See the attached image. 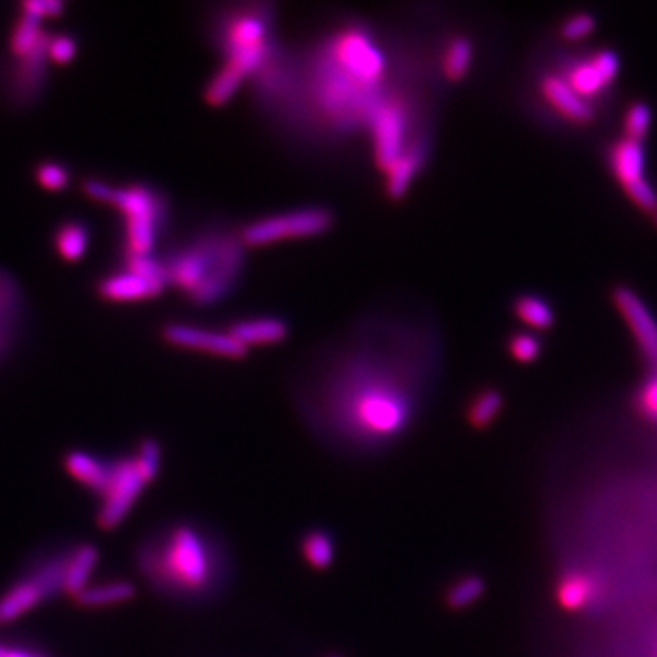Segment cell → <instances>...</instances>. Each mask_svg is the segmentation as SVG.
Segmentation results:
<instances>
[{"label": "cell", "mask_w": 657, "mask_h": 657, "mask_svg": "<svg viewBox=\"0 0 657 657\" xmlns=\"http://www.w3.org/2000/svg\"><path fill=\"white\" fill-rule=\"evenodd\" d=\"M4 657H37L34 654H29V652L23 650H7V656Z\"/></svg>", "instance_id": "60d3db41"}, {"label": "cell", "mask_w": 657, "mask_h": 657, "mask_svg": "<svg viewBox=\"0 0 657 657\" xmlns=\"http://www.w3.org/2000/svg\"><path fill=\"white\" fill-rule=\"evenodd\" d=\"M134 460H136L137 470L141 473L142 479L147 482H152L159 475V470H161V446H159L158 441L145 438L139 444Z\"/></svg>", "instance_id": "836d02e7"}, {"label": "cell", "mask_w": 657, "mask_h": 657, "mask_svg": "<svg viewBox=\"0 0 657 657\" xmlns=\"http://www.w3.org/2000/svg\"><path fill=\"white\" fill-rule=\"evenodd\" d=\"M139 567L153 586L179 597H204L220 583V551L203 530L179 524L148 543Z\"/></svg>", "instance_id": "3957f363"}, {"label": "cell", "mask_w": 657, "mask_h": 657, "mask_svg": "<svg viewBox=\"0 0 657 657\" xmlns=\"http://www.w3.org/2000/svg\"><path fill=\"white\" fill-rule=\"evenodd\" d=\"M652 110L646 102L637 101L630 104L627 114H624L623 128L624 137L632 141L643 142L646 134L650 131Z\"/></svg>", "instance_id": "d6a6232c"}, {"label": "cell", "mask_w": 657, "mask_h": 657, "mask_svg": "<svg viewBox=\"0 0 657 657\" xmlns=\"http://www.w3.org/2000/svg\"><path fill=\"white\" fill-rule=\"evenodd\" d=\"M228 335L249 349L250 346H274L284 342L289 335V327L282 318H249L231 325Z\"/></svg>", "instance_id": "e0dca14e"}, {"label": "cell", "mask_w": 657, "mask_h": 657, "mask_svg": "<svg viewBox=\"0 0 657 657\" xmlns=\"http://www.w3.org/2000/svg\"><path fill=\"white\" fill-rule=\"evenodd\" d=\"M245 79L247 77L234 66L223 64L220 72L209 80V85L204 88V101L209 102L210 107L227 104L238 94Z\"/></svg>", "instance_id": "d4e9b609"}, {"label": "cell", "mask_w": 657, "mask_h": 657, "mask_svg": "<svg viewBox=\"0 0 657 657\" xmlns=\"http://www.w3.org/2000/svg\"><path fill=\"white\" fill-rule=\"evenodd\" d=\"M45 32L40 29V18L24 13L23 18L18 21L17 28L13 32L12 51L18 59L26 58L29 51L35 50L40 39L45 37Z\"/></svg>", "instance_id": "4dcf8cb0"}, {"label": "cell", "mask_w": 657, "mask_h": 657, "mask_svg": "<svg viewBox=\"0 0 657 657\" xmlns=\"http://www.w3.org/2000/svg\"><path fill=\"white\" fill-rule=\"evenodd\" d=\"M344 433L362 446L379 448L404 435L414 414V393L387 368L358 369L338 398Z\"/></svg>", "instance_id": "7a4b0ae2"}, {"label": "cell", "mask_w": 657, "mask_h": 657, "mask_svg": "<svg viewBox=\"0 0 657 657\" xmlns=\"http://www.w3.org/2000/svg\"><path fill=\"white\" fill-rule=\"evenodd\" d=\"M597 592L599 586L590 573L572 570L559 579L556 597L565 612H581L597 597Z\"/></svg>", "instance_id": "ac0fdd59"}, {"label": "cell", "mask_w": 657, "mask_h": 657, "mask_svg": "<svg viewBox=\"0 0 657 657\" xmlns=\"http://www.w3.org/2000/svg\"><path fill=\"white\" fill-rule=\"evenodd\" d=\"M134 595H136L134 584L128 581H112V583L88 586L79 595H75L74 600L79 607L102 608L128 603L134 599Z\"/></svg>", "instance_id": "603a6c76"}, {"label": "cell", "mask_w": 657, "mask_h": 657, "mask_svg": "<svg viewBox=\"0 0 657 657\" xmlns=\"http://www.w3.org/2000/svg\"><path fill=\"white\" fill-rule=\"evenodd\" d=\"M425 159H427V142L424 137L414 136L402 156L386 172V193L389 199L398 201L408 194L414 177L424 169Z\"/></svg>", "instance_id": "9a60e30c"}, {"label": "cell", "mask_w": 657, "mask_h": 657, "mask_svg": "<svg viewBox=\"0 0 657 657\" xmlns=\"http://www.w3.org/2000/svg\"><path fill=\"white\" fill-rule=\"evenodd\" d=\"M99 562V550L91 544H83L75 548L74 554L70 556L66 575H64V594H69L72 599L79 595L83 590L88 588L91 573L96 570Z\"/></svg>", "instance_id": "7402d4cb"}, {"label": "cell", "mask_w": 657, "mask_h": 657, "mask_svg": "<svg viewBox=\"0 0 657 657\" xmlns=\"http://www.w3.org/2000/svg\"><path fill=\"white\" fill-rule=\"evenodd\" d=\"M220 48L225 64H231L245 77L260 75L278 58L272 39V15L265 7H247L223 18Z\"/></svg>", "instance_id": "5b68a950"}, {"label": "cell", "mask_w": 657, "mask_h": 657, "mask_svg": "<svg viewBox=\"0 0 657 657\" xmlns=\"http://www.w3.org/2000/svg\"><path fill=\"white\" fill-rule=\"evenodd\" d=\"M654 225L657 227V210L654 212Z\"/></svg>", "instance_id": "b9f144b4"}, {"label": "cell", "mask_w": 657, "mask_h": 657, "mask_svg": "<svg viewBox=\"0 0 657 657\" xmlns=\"http://www.w3.org/2000/svg\"><path fill=\"white\" fill-rule=\"evenodd\" d=\"M163 263L169 284L196 306H212L233 290L244 271L245 245L234 234H201Z\"/></svg>", "instance_id": "277c9868"}, {"label": "cell", "mask_w": 657, "mask_h": 657, "mask_svg": "<svg viewBox=\"0 0 657 657\" xmlns=\"http://www.w3.org/2000/svg\"><path fill=\"white\" fill-rule=\"evenodd\" d=\"M473 63V45L470 37L455 35L443 53V75L449 83L464 79Z\"/></svg>", "instance_id": "cb8c5ba5"}, {"label": "cell", "mask_w": 657, "mask_h": 657, "mask_svg": "<svg viewBox=\"0 0 657 657\" xmlns=\"http://www.w3.org/2000/svg\"><path fill=\"white\" fill-rule=\"evenodd\" d=\"M18 289L15 280L8 272L0 271V347L4 346L12 333L17 317Z\"/></svg>", "instance_id": "83f0119b"}, {"label": "cell", "mask_w": 657, "mask_h": 657, "mask_svg": "<svg viewBox=\"0 0 657 657\" xmlns=\"http://www.w3.org/2000/svg\"><path fill=\"white\" fill-rule=\"evenodd\" d=\"M164 287H166V282L163 280L142 278L139 274L125 271L102 280L99 285V295L110 301L150 300V298L161 295Z\"/></svg>", "instance_id": "2e32d148"}, {"label": "cell", "mask_w": 657, "mask_h": 657, "mask_svg": "<svg viewBox=\"0 0 657 657\" xmlns=\"http://www.w3.org/2000/svg\"><path fill=\"white\" fill-rule=\"evenodd\" d=\"M318 101L340 125L368 121L387 91V63L373 35L363 28L336 32L323 46Z\"/></svg>", "instance_id": "6da1fadb"}, {"label": "cell", "mask_w": 657, "mask_h": 657, "mask_svg": "<svg viewBox=\"0 0 657 657\" xmlns=\"http://www.w3.org/2000/svg\"><path fill=\"white\" fill-rule=\"evenodd\" d=\"M613 303L618 307L619 314L629 325L634 335L641 352L645 355L646 362L652 363L657 371V320L646 307L645 301L635 295L629 287L613 289Z\"/></svg>", "instance_id": "7c38bea8"}, {"label": "cell", "mask_w": 657, "mask_h": 657, "mask_svg": "<svg viewBox=\"0 0 657 657\" xmlns=\"http://www.w3.org/2000/svg\"><path fill=\"white\" fill-rule=\"evenodd\" d=\"M335 218L323 207L290 210L284 214L261 218L245 225L239 238L245 247H266L287 239H306L322 236L333 227Z\"/></svg>", "instance_id": "52a82bcc"}, {"label": "cell", "mask_w": 657, "mask_h": 657, "mask_svg": "<svg viewBox=\"0 0 657 657\" xmlns=\"http://www.w3.org/2000/svg\"><path fill=\"white\" fill-rule=\"evenodd\" d=\"M148 482L137 470L136 460L121 459L110 464V482L102 493V506L97 516L101 530H114L125 521Z\"/></svg>", "instance_id": "30bf717a"}, {"label": "cell", "mask_w": 657, "mask_h": 657, "mask_svg": "<svg viewBox=\"0 0 657 657\" xmlns=\"http://www.w3.org/2000/svg\"><path fill=\"white\" fill-rule=\"evenodd\" d=\"M37 179L48 190H63L69 185V172L61 164L45 163L37 169Z\"/></svg>", "instance_id": "74e56055"}, {"label": "cell", "mask_w": 657, "mask_h": 657, "mask_svg": "<svg viewBox=\"0 0 657 657\" xmlns=\"http://www.w3.org/2000/svg\"><path fill=\"white\" fill-rule=\"evenodd\" d=\"M635 408L646 420L657 424V371L646 380L635 397Z\"/></svg>", "instance_id": "8d00e7d4"}, {"label": "cell", "mask_w": 657, "mask_h": 657, "mask_svg": "<svg viewBox=\"0 0 657 657\" xmlns=\"http://www.w3.org/2000/svg\"><path fill=\"white\" fill-rule=\"evenodd\" d=\"M619 69H621V63H619L618 53L612 50H600L586 61H579V63L568 66L562 77L567 79L573 90L578 91L579 96L588 99L612 85L618 77Z\"/></svg>", "instance_id": "4fadbf2b"}, {"label": "cell", "mask_w": 657, "mask_h": 657, "mask_svg": "<svg viewBox=\"0 0 657 657\" xmlns=\"http://www.w3.org/2000/svg\"><path fill=\"white\" fill-rule=\"evenodd\" d=\"M88 231L80 223H69L59 228L55 245L64 260L77 261L85 256L88 249Z\"/></svg>", "instance_id": "f546056e"}, {"label": "cell", "mask_w": 657, "mask_h": 657, "mask_svg": "<svg viewBox=\"0 0 657 657\" xmlns=\"http://www.w3.org/2000/svg\"><path fill=\"white\" fill-rule=\"evenodd\" d=\"M503 409V395L497 389H484L471 400L468 420L476 430H486Z\"/></svg>", "instance_id": "f1b7e54d"}, {"label": "cell", "mask_w": 657, "mask_h": 657, "mask_svg": "<svg viewBox=\"0 0 657 657\" xmlns=\"http://www.w3.org/2000/svg\"><path fill=\"white\" fill-rule=\"evenodd\" d=\"M541 342L533 335H521L511 336L508 342V351L511 357L516 358L519 363H533L541 357Z\"/></svg>", "instance_id": "e575fe53"}, {"label": "cell", "mask_w": 657, "mask_h": 657, "mask_svg": "<svg viewBox=\"0 0 657 657\" xmlns=\"http://www.w3.org/2000/svg\"><path fill=\"white\" fill-rule=\"evenodd\" d=\"M51 37L45 35L35 50L28 55L18 59L17 75H15V91L21 101H32L37 96L45 80L46 58H48V46Z\"/></svg>", "instance_id": "d6986e66"}, {"label": "cell", "mask_w": 657, "mask_h": 657, "mask_svg": "<svg viewBox=\"0 0 657 657\" xmlns=\"http://www.w3.org/2000/svg\"><path fill=\"white\" fill-rule=\"evenodd\" d=\"M513 311L524 325L537 331H546L556 322V314L551 311L550 303L538 296L524 295L517 298Z\"/></svg>", "instance_id": "484cf974"}, {"label": "cell", "mask_w": 657, "mask_h": 657, "mask_svg": "<svg viewBox=\"0 0 657 657\" xmlns=\"http://www.w3.org/2000/svg\"><path fill=\"white\" fill-rule=\"evenodd\" d=\"M597 21L592 13H575L561 24V37L565 40H581L594 34Z\"/></svg>", "instance_id": "d590c367"}, {"label": "cell", "mask_w": 657, "mask_h": 657, "mask_svg": "<svg viewBox=\"0 0 657 657\" xmlns=\"http://www.w3.org/2000/svg\"><path fill=\"white\" fill-rule=\"evenodd\" d=\"M163 338L171 346L182 347L188 351L204 352L210 357L227 358V360H239V358L247 357V352H249L247 347L241 346L228 333H218L210 328L183 325V323L166 325L163 328Z\"/></svg>", "instance_id": "8fae6325"}, {"label": "cell", "mask_w": 657, "mask_h": 657, "mask_svg": "<svg viewBox=\"0 0 657 657\" xmlns=\"http://www.w3.org/2000/svg\"><path fill=\"white\" fill-rule=\"evenodd\" d=\"M77 53V45L74 39H70L66 35L53 37L48 46V58L59 64H66L75 58Z\"/></svg>", "instance_id": "f35d334b"}, {"label": "cell", "mask_w": 657, "mask_h": 657, "mask_svg": "<svg viewBox=\"0 0 657 657\" xmlns=\"http://www.w3.org/2000/svg\"><path fill=\"white\" fill-rule=\"evenodd\" d=\"M327 657H342V656H335V654H333V656H327Z\"/></svg>", "instance_id": "7bdbcfd3"}, {"label": "cell", "mask_w": 657, "mask_h": 657, "mask_svg": "<svg viewBox=\"0 0 657 657\" xmlns=\"http://www.w3.org/2000/svg\"><path fill=\"white\" fill-rule=\"evenodd\" d=\"M110 204L125 218V255L152 256L159 231L166 220V201L147 185L114 188Z\"/></svg>", "instance_id": "8992f818"}, {"label": "cell", "mask_w": 657, "mask_h": 657, "mask_svg": "<svg viewBox=\"0 0 657 657\" xmlns=\"http://www.w3.org/2000/svg\"><path fill=\"white\" fill-rule=\"evenodd\" d=\"M46 600V595L34 579L28 578L8 590L0 597V624L13 623L23 618L24 613L34 610L39 603Z\"/></svg>", "instance_id": "ffe728a7"}, {"label": "cell", "mask_w": 657, "mask_h": 657, "mask_svg": "<svg viewBox=\"0 0 657 657\" xmlns=\"http://www.w3.org/2000/svg\"><path fill=\"white\" fill-rule=\"evenodd\" d=\"M608 163L630 201L643 212L654 214L657 210V194L646 179L643 142L632 141L627 137L619 139L610 147Z\"/></svg>", "instance_id": "9c48e42d"}, {"label": "cell", "mask_w": 657, "mask_h": 657, "mask_svg": "<svg viewBox=\"0 0 657 657\" xmlns=\"http://www.w3.org/2000/svg\"><path fill=\"white\" fill-rule=\"evenodd\" d=\"M538 88H541L544 101L548 102L565 120L572 121L575 125H588L594 121V107L590 104L588 99L579 96L562 75H544L538 83Z\"/></svg>", "instance_id": "5bb4252c"}, {"label": "cell", "mask_w": 657, "mask_h": 657, "mask_svg": "<svg viewBox=\"0 0 657 657\" xmlns=\"http://www.w3.org/2000/svg\"><path fill=\"white\" fill-rule=\"evenodd\" d=\"M368 126L373 141L374 163L380 171L387 172L402 156L409 142L413 141V137H409L411 112L408 101L398 94H387L373 108Z\"/></svg>", "instance_id": "ba28073f"}, {"label": "cell", "mask_w": 657, "mask_h": 657, "mask_svg": "<svg viewBox=\"0 0 657 657\" xmlns=\"http://www.w3.org/2000/svg\"><path fill=\"white\" fill-rule=\"evenodd\" d=\"M486 584L476 575H466V578L455 581L454 586L446 594V603L451 610H464L471 607L475 600L481 599Z\"/></svg>", "instance_id": "1f68e13d"}, {"label": "cell", "mask_w": 657, "mask_h": 657, "mask_svg": "<svg viewBox=\"0 0 657 657\" xmlns=\"http://www.w3.org/2000/svg\"><path fill=\"white\" fill-rule=\"evenodd\" d=\"M301 554L312 568L327 570L335 561V544L327 533L312 530L301 541Z\"/></svg>", "instance_id": "4316f807"}, {"label": "cell", "mask_w": 657, "mask_h": 657, "mask_svg": "<svg viewBox=\"0 0 657 657\" xmlns=\"http://www.w3.org/2000/svg\"><path fill=\"white\" fill-rule=\"evenodd\" d=\"M85 193L88 194L91 199H96V201H104V203H110L112 194H114V187H110V185H107V183L88 182L85 183Z\"/></svg>", "instance_id": "ab89813d"}, {"label": "cell", "mask_w": 657, "mask_h": 657, "mask_svg": "<svg viewBox=\"0 0 657 657\" xmlns=\"http://www.w3.org/2000/svg\"><path fill=\"white\" fill-rule=\"evenodd\" d=\"M64 468L69 470L70 475L75 481L85 484L88 489L101 495L107 489L110 482V466L102 464L96 457L85 454V451H70L64 457Z\"/></svg>", "instance_id": "44dd1931"}]
</instances>
